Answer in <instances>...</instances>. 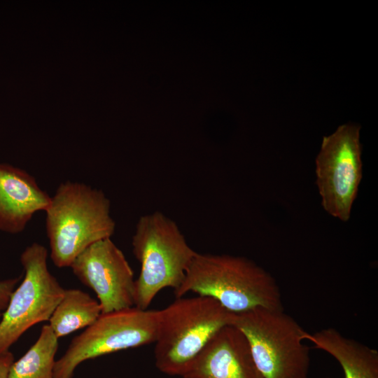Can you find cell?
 Segmentation results:
<instances>
[{
    "mask_svg": "<svg viewBox=\"0 0 378 378\" xmlns=\"http://www.w3.org/2000/svg\"><path fill=\"white\" fill-rule=\"evenodd\" d=\"M325 378H328V377H325Z\"/></svg>",
    "mask_w": 378,
    "mask_h": 378,
    "instance_id": "cell-18",
    "label": "cell"
},
{
    "mask_svg": "<svg viewBox=\"0 0 378 378\" xmlns=\"http://www.w3.org/2000/svg\"><path fill=\"white\" fill-rule=\"evenodd\" d=\"M101 314L99 302L90 294L78 288L65 289L49 319V326L59 339L88 327Z\"/></svg>",
    "mask_w": 378,
    "mask_h": 378,
    "instance_id": "cell-13",
    "label": "cell"
},
{
    "mask_svg": "<svg viewBox=\"0 0 378 378\" xmlns=\"http://www.w3.org/2000/svg\"><path fill=\"white\" fill-rule=\"evenodd\" d=\"M159 310L136 307L101 314L74 337L64 355L55 362L54 378H72L83 362L122 350L154 343Z\"/></svg>",
    "mask_w": 378,
    "mask_h": 378,
    "instance_id": "cell-6",
    "label": "cell"
},
{
    "mask_svg": "<svg viewBox=\"0 0 378 378\" xmlns=\"http://www.w3.org/2000/svg\"><path fill=\"white\" fill-rule=\"evenodd\" d=\"M306 340L332 356L342 367L344 378H378V352L332 328L307 333Z\"/></svg>",
    "mask_w": 378,
    "mask_h": 378,
    "instance_id": "cell-12",
    "label": "cell"
},
{
    "mask_svg": "<svg viewBox=\"0 0 378 378\" xmlns=\"http://www.w3.org/2000/svg\"><path fill=\"white\" fill-rule=\"evenodd\" d=\"M70 267L80 281L96 293L102 314L134 307V272L111 238L88 246Z\"/></svg>",
    "mask_w": 378,
    "mask_h": 378,
    "instance_id": "cell-9",
    "label": "cell"
},
{
    "mask_svg": "<svg viewBox=\"0 0 378 378\" xmlns=\"http://www.w3.org/2000/svg\"><path fill=\"white\" fill-rule=\"evenodd\" d=\"M13 361L14 356L10 351L0 355V378H8L9 370Z\"/></svg>",
    "mask_w": 378,
    "mask_h": 378,
    "instance_id": "cell-16",
    "label": "cell"
},
{
    "mask_svg": "<svg viewBox=\"0 0 378 378\" xmlns=\"http://www.w3.org/2000/svg\"><path fill=\"white\" fill-rule=\"evenodd\" d=\"M181 377L263 378L245 337L233 326L217 332Z\"/></svg>",
    "mask_w": 378,
    "mask_h": 378,
    "instance_id": "cell-10",
    "label": "cell"
},
{
    "mask_svg": "<svg viewBox=\"0 0 378 378\" xmlns=\"http://www.w3.org/2000/svg\"><path fill=\"white\" fill-rule=\"evenodd\" d=\"M232 316V312L211 298H176L159 310L153 351L158 370L182 377L216 334L231 326Z\"/></svg>",
    "mask_w": 378,
    "mask_h": 378,
    "instance_id": "cell-3",
    "label": "cell"
},
{
    "mask_svg": "<svg viewBox=\"0 0 378 378\" xmlns=\"http://www.w3.org/2000/svg\"><path fill=\"white\" fill-rule=\"evenodd\" d=\"M50 200L27 172L0 162V231L22 232L36 212L46 210Z\"/></svg>",
    "mask_w": 378,
    "mask_h": 378,
    "instance_id": "cell-11",
    "label": "cell"
},
{
    "mask_svg": "<svg viewBox=\"0 0 378 378\" xmlns=\"http://www.w3.org/2000/svg\"><path fill=\"white\" fill-rule=\"evenodd\" d=\"M58 338L52 328L44 325L36 342L12 363L8 378H54Z\"/></svg>",
    "mask_w": 378,
    "mask_h": 378,
    "instance_id": "cell-14",
    "label": "cell"
},
{
    "mask_svg": "<svg viewBox=\"0 0 378 378\" xmlns=\"http://www.w3.org/2000/svg\"><path fill=\"white\" fill-rule=\"evenodd\" d=\"M22 278V275L0 281V318L7 308L13 292Z\"/></svg>",
    "mask_w": 378,
    "mask_h": 378,
    "instance_id": "cell-15",
    "label": "cell"
},
{
    "mask_svg": "<svg viewBox=\"0 0 378 378\" xmlns=\"http://www.w3.org/2000/svg\"><path fill=\"white\" fill-rule=\"evenodd\" d=\"M231 326L245 337L263 378H308L307 332L284 309L257 307L233 313Z\"/></svg>",
    "mask_w": 378,
    "mask_h": 378,
    "instance_id": "cell-5",
    "label": "cell"
},
{
    "mask_svg": "<svg viewBox=\"0 0 378 378\" xmlns=\"http://www.w3.org/2000/svg\"><path fill=\"white\" fill-rule=\"evenodd\" d=\"M110 208V200L101 190L71 181L59 185L45 211L50 258L55 266L70 267L88 246L111 237L115 223Z\"/></svg>",
    "mask_w": 378,
    "mask_h": 378,
    "instance_id": "cell-2",
    "label": "cell"
},
{
    "mask_svg": "<svg viewBox=\"0 0 378 378\" xmlns=\"http://www.w3.org/2000/svg\"><path fill=\"white\" fill-rule=\"evenodd\" d=\"M174 292L176 298L188 293L211 298L235 314L257 307L284 309L281 290L272 276L241 256L197 252Z\"/></svg>",
    "mask_w": 378,
    "mask_h": 378,
    "instance_id": "cell-1",
    "label": "cell"
},
{
    "mask_svg": "<svg viewBox=\"0 0 378 378\" xmlns=\"http://www.w3.org/2000/svg\"><path fill=\"white\" fill-rule=\"evenodd\" d=\"M360 127L340 126L324 136L316 159V184L323 209L342 221L350 217L362 178Z\"/></svg>",
    "mask_w": 378,
    "mask_h": 378,
    "instance_id": "cell-8",
    "label": "cell"
},
{
    "mask_svg": "<svg viewBox=\"0 0 378 378\" xmlns=\"http://www.w3.org/2000/svg\"><path fill=\"white\" fill-rule=\"evenodd\" d=\"M48 251L33 243L22 252L20 260L24 278L13 292L0 321V355L29 328L49 321L62 300L64 288L50 273L47 265Z\"/></svg>",
    "mask_w": 378,
    "mask_h": 378,
    "instance_id": "cell-7",
    "label": "cell"
},
{
    "mask_svg": "<svg viewBox=\"0 0 378 378\" xmlns=\"http://www.w3.org/2000/svg\"><path fill=\"white\" fill-rule=\"evenodd\" d=\"M113 378H116V377H113Z\"/></svg>",
    "mask_w": 378,
    "mask_h": 378,
    "instance_id": "cell-17",
    "label": "cell"
},
{
    "mask_svg": "<svg viewBox=\"0 0 378 378\" xmlns=\"http://www.w3.org/2000/svg\"><path fill=\"white\" fill-rule=\"evenodd\" d=\"M132 246L141 265L135 280L134 307L148 309L162 290H175L181 286L197 251L176 223L160 211L139 218Z\"/></svg>",
    "mask_w": 378,
    "mask_h": 378,
    "instance_id": "cell-4",
    "label": "cell"
}]
</instances>
